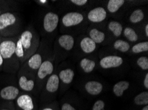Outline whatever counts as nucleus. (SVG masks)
I'll list each match as a JSON object with an SVG mask.
<instances>
[{
    "label": "nucleus",
    "mask_w": 148,
    "mask_h": 110,
    "mask_svg": "<svg viewBox=\"0 0 148 110\" xmlns=\"http://www.w3.org/2000/svg\"><path fill=\"white\" fill-rule=\"evenodd\" d=\"M41 38L32 24H29L17 36L15 53L21 65L26 61L39 48Z\"/></svg>",
    "instance_id": "obj_1"
},
{
    "label": "nucleus",
    "mask_w": 148,
    "mask_h": 110,
    "mask_svg": "<svg viewBox=\"0 0 148 110\" xmlns=\"http://www.w3.org/2000/svg\"><path fill=\"white\" fill-rule=\"evenodd\" d=\"M17 37L3 38L0 43V53L3 61V72L16 75L21 66L15 53Z\"/></svg>",
    "instance_id": "obj_2"
},
{
    "label": "nucleus",
    "mask_w": 148,
    "mask_h": 110,
    "mask_svg": "<svg viewBox=\"0 0 148 110\" xmlns=\"http://www.w3.org/2000/svg\"><path fill=\"white\" fill-rule=\"evenodd\" d=\"M75 45L76 38L74 35L64 33L57 36L53 44V54L55 59V69L71 55Z\"/></svg>",
    "instance_id": "obj_3"
},
{
    "label": "nucleus",
    "mask_w": 148,
    "mask_h": 110,
    "mask_svg": "<svg viewBox=\"0 0 148 110\" xmlns=\"http://www.w3.org/2000/svg\"><path fill=\"white\" fill-rule=\"evenodd\" d=\"M23 29L22 19L17 11L0 15V38L17 37Z\"/></svg>",
    "instance_id": "obj_4"
},
{
    "label": "nucleus",
    "mask_w": 148,
    "mask_h": 110,
    "mask_svg": "<svg viewBox=\"0 0 148 110\" xmlns=\"http://www.w3.org/2000/svg\"><path fill=\"white\" fill-rule=\"evenodd\" d=\"M53 40L42 38L39 48L20 67L36 74L40 65L53 50Z\"/></svg>",
    "instance_id": "obj_5"
},
{
    "label": "nucleus",
    "mask_w": 148,
    "mask_h": 110,
    "mask_svg": "<svg viewBox=\"0 0 148 110\" xmlns=\"http://www.w3.org/2000/svg\"><path fill=\"white\" fill-rule=\"evenodd\" d=\"M20 93L16 75L6 73L0 75V102H14Z\"/></svg>",
    "instance_id": "obj_6"
},
{
    "label": "nucleus",
    "mask_w": 148,
    "mask_h": 110,
    "mask_svg": "<svg viewBox=\"0 0 148 110\" xmlns=\"http://www.w3.org/2000/svg\"><path fill=\"white\" fill-rule=\"evenodd\" d=\"M60 82L57 71H55L45 83L39 96V106L50 104L57 100L59 94Z\"/></svg>",
    "instance_id": "obj_7"
},
{
    "label": "nucleus",
    "mask_w": 148,
    "mask_h": 110,
    "mask_svg": "<svg viewBox=\"0 0 148 110\" xmlns=\"http://www.w3.org/2000/svg\"><path fill=\"white\" fill-rule=\"evenodd\" d=\"M55 71V59L52 50L36 72L35 95L36 97L38 98V99L45 83Z\"/></svg>",
    "instance_id": "obj_8"
},
{
    "label": "nucleus",
    "mask_w": 148,
    "mask_h": 110,
    "mask_svg": "<svg viewBox=\"0 0 148 110\" xmlns=\"http://www.w3.org/2000/svg\"><path fill=\"white\" fill-rule=\"evenodd\" d=\"M60 18L57 12L49 11L45 13L41 19V30L42 38L53 40L57 35Z\"/></svg>",
    "instance_id": "obj_9"
},
{
    "label": "nucleus",
    "mask_w": 148,
    "mask_h": 110,
    "mask_svg": "<svg viewBox=\"0 0 148 110\" xmlns=\"http://www.w3.org/2000/svg\"><path fill=\"white\" fill-rule=\"evenodd\" d=\"M35 73L20 67L16 74V78L21 92L29 93L35 96Z\"/></svg>",
    "instance_id": "obj_10"
},
{
    "label": "nucleus",
    "mask_w": 148,
    "mask_h": 110,
    "mask_svg": "<svg viewBox=\"0 0 148 110\" xmlns=\"http://www.w3.org/2000/svg\"><path fill=\"white\" fill-rule=\"evenodd\" d=\"M60 82V94L66 92L70 88L75 77V71L70 65H63L62 62L56 69Z\"/></svg>",
    "instance_id": "obj_11"
},
{
    "label": "nucleus",
    "mask_w": 148,
    "mask_h": 110,
    "mask_svg": "<svg viewBox=\"0 0 148 110\" xmlns=\"http://www.w3.org/2000/svg\"><path fill=\"white\" fill-rule=\"evenodd\" d=\"M16 110H39L38 98L32 94L21 92L14 101Z\"/></svg>",
    "instance_id": "obj_12"
},
{
    "label": "nucleus",
    "mask_w": 148,
    "mask_h": 110,
    "mask_svg": "<svg viewBox=\"0 0 148 110\" xmlns=\"http://www.w3.org/2000/svg\"><path fill=\"white\" fill-rule=\"evenodd\" d=\"M85 16L79 11H71L64 14L60 20L61 28L64 30H69L77 28L83 24L85 21Z\"/></svg>",
    "instance_id": "obj_13"
},
{
    "label": "nucleus",
    "mask_w": 148,
    "mask_h": 110,
    "mask_svg": "<svg viewBox=\"0 0 148 110\" xmlns=\"http://www.w3.org/2000/svg\"><path fill=\"white\" fill-rule=\"evenodd\" d=\"M124 63V58L118 55H106L102 57L98 65L103 70H110L120 67Z\"/></svg>",
    "instance_id": "obj_14"
},
{
    "label": "nucleus",
    "mask_w": 148,
    "mask_h": 110,
    "mask_svg": "<svg viewBox=\"0 0 148 110\" xmlns=\"http://www.w3.org/2000/svg\"><path fill=\"white\" fill-rule=\"evenodd\" d=\"M81 102L77 96L74 97L71 94L67 93L59 102L60 110H83Z\"/></svg>",
    "instance_id": "obj_15"
},
{
    "label": "nucleus",
    "mask_w": 148,
    "mask_h": 110,
    "mask_svg": "<svg viewBox=\"0 0 148 110\" xmlns=\"http://www.w3.org/2000/svg\"><path fill=\"white\" fill-rule=\"evenodd\" d=\"M82 89L84 92L91 97L100 95L104 90V85L102 82L96 80H90L85 82Z\"/></svg>",
    "instance_id": "obj_16"
},
{
    "label": "nucleus",
    "mask_w": 148,
    "mask_h": 110,
    "mask_svg": "<svg viewBox=\"0 0 148 110\" xmlns=\"http://www.w3.org/2000/svg\"><path fill=\"white\" fill-rule=\"evenodd\" d=\"M108 18V12L102 6H98L90 10L86 14V19L93 24L102 23Z\"/></svg>",
    "instance_id": "obj_17"
},
{
    "label": "nucleus",
    "mask_w": 148,
    "mask_h": 110,
    "mask_svg": "<svg viewBox=\"0 0 148 110\" xmlns=\"http://www.w3.org/2000/svg\"><path fill=\"white\" fill-rule=\"evenodd\" d=\"M87 36L93 40L97 45L107 44L109 40L108 32L97 26H92L88 29Z\"/></svg>",
    "instance_id": "obj_18"
},
{
    "label": "nucleus",
    "mask_w": 148,
    "mask_h": 110,
    "mask_svg": "<svg viewBox=\"0 0 148 110\" xmlns=\"http://www.w3.org/2000/svg\"><path fill=\"white\" fill-rule=\"evenodd\" d=\"M78 48L83 54L90 55L98 49V45L87 35H84L78 40Z\"/></svg>",
    "instance_id": "obj_19"
},
{
    "label": "nucleus",
    "mask_w": 148,
    "mask_h": 110,
    "mask_svg": "<svg viewBox=\"0 0 148 110\" xmlns=\"http://www.w3.org/2000/svg\"><path fill=\"white\" fill-rule=\"evenodd\" d=\"M78 67L84 74L92 73L98 65V62L95 58L84 57L80 59L78 63Z\"/></svg>",
    "instance_id": "obj_20"
},
{
    "label": "nucleus",
    "mask_w": 148,
    "mask_h": 110,
    "mask_svg": "<svg viewBox=\"0 0 148 110\" xmlns=\"http://www.w3.org/2000/svg\"><path fill=\"white\" fill-rule=\"evenodd\" d=\"M107 29L113 37L120 38L122 34L124 26L120 22L115 20H111L107 24Z\"/></svg>",
    "instance_id": "obj_21"
},
{
    "label": "nucleus",
    "mask_w": 148,
    "mask_h": 110,
    "mask_svg": "<svg viewBox=\"0 0 148 110\" xmlns=\"http://www.w3.org/2000/svg\"><path fill=\"white\" fill-rule=\"evenodd\" d=\"M130 86V82L128 80H122L114 84L112 93L117 98H120L124 95L125 92Z\"/></svg>",
    "instance_id": "obj_22"
},
{
    "label": "nucleus",
    "mask_w": 148,
    "mask_h": 110,
    "mask_svg": "<svg viewBox=\"0 0 148 110\" xmlns=\"http://www.w3.org/2000/svg\"><path fill=\"white\" fill-rule=\"evenodd\" d=\"M111 48L114 51L125 53L128 52L130 50L131 45L130 43H129L126 40L123 39H117L112 44Z\"/></svg>",
    "instance_id": "obj_23"
},
{
    "label": "nucleus",
    "mask_w": 148,
    "mask_h": 110,
    "mask_svg": "<svg viewBox=\"0 0 148 110\" xmlns=\"http://www.w3.org/2000/svg\"><path fill=\"white\" fill-rule=\"evenodd\" d=\"M145 19V12L142 9L138 8L132 11L128 17V21L132 24H138Z\"/></svg>",
    "instance_id": "obj_24"
},
{
    "label": "nucleus",
    "mask_w": 148,
    "mask_h": 110,
    "mask_svg": "<svg viewBox=\"0 0 148 110\" xmlns=\"http://www.w3.org/2000/svg\"><path fill=\"white\" fill-rule=\"evenodd\" d=\"M122 34L125 38L126 39V41L128 42L129 43L130 42L134 43V42H136L139 40H140L138 33L137 32L135 29L131 26H125L124 28Z\"/></svg>",
    "instance_id": "obj_25"
},
{
    "label": "nucleus",
    "mask_w": 148,
    "mask_h": 110,
    "mask_svg": "<svg viewBox=\"0 0 148 110\" xmlns=\"http://www.w3.org/2000/svg\"><path fill=\"white\" fill-rule=\"evenodd\" d=\"M125 3V1L124 0H110L107 1L106 9L107 12L110 14H115L120 11Z\"/></svg>",
    "instance_id": "obj_26"
},
{
    "label": "nucleus",
    "mask_w": 148,
    "mask_h": 110,
    "mask_svg": "<svg viewBox=\"0 0 148 110\" xmlns=\"http://www.w3.org/2000/svg\"><path fill=\"white\" fill-rule=\"evenodd\" d=\"M17 3L14 1H0V15L10 11H16Z\"/></svg>",
    "instance_id": "obj_27"
},
{
    "label": "nucleus",
    "mask_w": 148,
    "mask_h": 110,
    "mask_svg": "<svg viewBox=\"0 0 148 110\" xmlns=\"http://www.w3.org/2000/svg\"><path fill=\"white\" fill-rule=\"evenodd\" d=\"M133 103L137 106H144L148 105V92L144 90L137 94L133 99Z\"/></svg>",
    "instance_id": "obj_28"
},
{
    "label": "nucleus",
    "mask_w": 148,
    "mask_h": 110,
    "mask_svg": "<svg viewBox=\"0 0 148 110\" xmlns=\"http://www.w3.org/2000/svg\"><path fill=\"white\" fill-rule=\"evenodd\" d=\"M131 53L132 54L136 55L140 54V53L147 52L148 51V42L142 41L139 42L138 43H136L134 46H132L130 48Z\"/></svg>",
    "instance_id": "obj_29"
},
{
    "label": "nucleus",
    "mask_w": 148,
    "mask_h": 110,
    "mask_svg": "<svg viewBox=\"0 0 148 110\" xmlns=\"http://www.w3.org/2000/svg\"><path fill=\"white\" fill-rule=\"evenodd\" d=\"M136 63L141 70L145 72L148 70V57L147 55L140 56L137 58Z\"/></svg>",
    "instance_id": "obj_30"
},
{
    "label": "nucleus",
    "mask_w": 148,
    "mask_h": 110,
    "mask_svg": "<svg viewBox=\"0 0 148 110\" xmlns=\"http://www.w3.org/2000/svg\"><path fill=\"white\" fill-rule=\"evenodd\" d=\"M39 110H60L59 102L56 100L50 104L41 105L39 106Z\"/></svg>",
    "instance_id": "obj_31"
},
{
    "label": "nucleus",
    "mask_w": 148,
    "mask_h": 110,
    "mask_svg": "<svg viewBox=\"0 0 148 110\" xmlns=\"http://www.w3.org/2000/svg\"><path fill=\"white\" fill-rule=\"evenodd\" d=\"M106 104L102 100H97L94 103L90 110H106Z\"/></svg>",
    "instance_id": "obj_32"
},
{
    "label": "nucleus",
    "mask_w": 148,
    "mask_h": 110,
    "mask_svg": "<svg viewBox=\"0 0 148 110\" xmlns=\"http://www.w3.org/2000/svg\"><path fill=\"white\" fill-rule=\"evenodd\" d=\"M0 110H16L14 102H0Z\"/></svg>",
    "instance_id": "obj_33"
},
{
    "label": "nucleus",
    "mask_w": 148,
    "mask_h": 110,
    "mask_svg": "<svg viewBox=\"0 0 148 110\" xmlns=\"http://www.w3.org/2000/svg\"><path fill=\"white\" fill-rule=\"evenodd\" d=\"M71 4H73V5L76 7H84L87 4L89 3V1L87 0H71L69 1Z\"/></svg>",
    "instance_id": "obj_34"
},
{
    "label": "nucleus",
    "mask_w": 148,
    "mask_h": 110,
    "mask_svg": "<svg viewBox=\"0 0 148 110\" xmlns=\"http://www.w3.org/2000/svg\"><path fill=\"white\" fill-rule=\"evenodd\" d=\"M143 86L146 90L148 89V73L146 72L143 79Z\"/></svg>",
    "instance_id": "obj_35"
},
{
    "label": "nucleus",
    "mask_w": 148,
    "mask_h": 110,
    "mask_svg": "<svg viewBox=\"0 0 148 110\" xmlns=\"http://www.w3.org/2000/svg\"><path fill=\"white\" fill-rule=\"evenodd\" d=\"M37 2V3L38 5H39L41 7H45L47 6L49 4V1L47 0H39V1H35Z\"/></svg>",
    "instance_id": "obj_36"
},
{
    "label": "nucleus",
    "mask_w": 148,
    "mask_h": 110,
    "mask_svg": "<svg viewBox=\"0 0 148 110\" xmlns=\"http://www.w3.org/2000/svg\"><path fill=\"white\" fill-rule=\"evenodd\" d=\"M143 34L145 35V36L146 38H148V24L145 23V25L143 26Z\"/></svg>",
    "instance_id": "obj_37"
},
{
    "label": "nucleus",
    "mask_w": 148,
    "mask_h": 110,
    "mask_svg": "<svg viewBox=\"0 0 148 110\" xmlns=\"http://www.w3.org/2000/svg\"><path fill=\"white\" fill-rule=\"evenodd\" d=\"M3 61L2 56L0 53V73L3 72Z\"/></svg>",
    "instance_id": "obj_38"
},
{
    "label": "nucleus",
    "mask_w": 148,
    "mask_h": 110,
    "mask_svg": "<svg viewBox=\"0 0 148 110\" xmlns=\"http://www.w3.org/2000/svg\"><path fill=\"white\" fill-rule=\"evenodd\" d=\"M140 110H148V105L142 106V108H141Z\"/></svg>",
    "instance_id": "obj_39"
},
{
    "label": "nucleus",
    "mask_w": 148,
    "mask_h": 110,
    "mask_svg": "<svg viewBox=\"0 0 148 110\" xmlns=\"http://www.w3.org/2000/svg\"><path fill=\"white\" fill-rule=\"evenodd\" d=\"M2 38H0V43H1V40H2Z\"/></svg>",
    "instance_id": "obj_40"
}]
</instances>
